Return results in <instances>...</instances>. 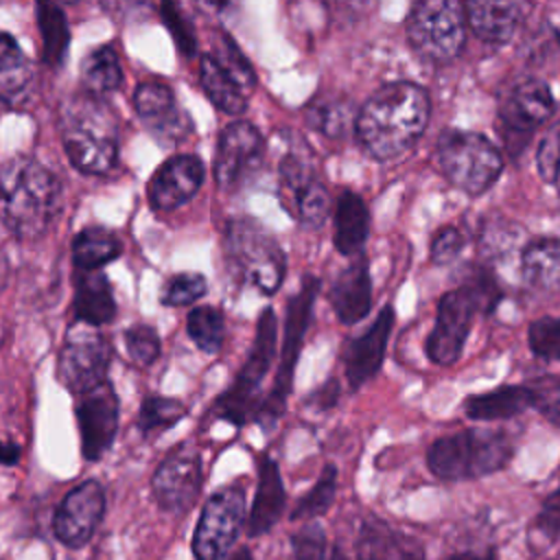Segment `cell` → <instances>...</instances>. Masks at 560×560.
Segmentation results:
<instances>
[{"label": "cell", "mask_w": 560, "mask_h": 560, "mask_svg": "<svg viewBox=\"0 0 560 560\" xmlns=\"http://www.w3.org/2000/svg\"><path fill=\"white\" fill-rule=\"evenodd\" d=\"M304 116L313 129L322 131L328 138H337L348 129L352 112L346 101L337 96H328V98H313L304 107Z\"/></svg>", "instance_id": "8d00e7d4"}, {"label": "cell", "mask_w": 560, "mask_h": 560, "mask_svg": "<svg viewBox=\"0 0 560 560\" xmlns=\"http://www.w3.org/2000/svg\"><path fill=\"white\" fill-rule=\"evenodd\" d=\"M160 15L168 33L173 35L179 52L184 57H195L197 55V35H195V24L192 20L182 11V7L173 2H162L160 4Z\"/></svg>", "instance_id": "60d3db41"}, {"label": "cell", "mask_w": 560, "mask_h": 560, "mask_svg": "<svg viewBox=\"0 0 560 560\" xmlns=\"http://www.w3.org/2000/svg\"><path fill=\"white\" fill-rule=\"evenodd\" d=\"M59 131L70 164L85 175H107L118 162V120L101 96L77 94L59 109Z\"/></svg>", "instance_id": "3957f363"}, {"label": "cell", "mask_w": 560, "mask_h": 560, "mask_svg": "<svg viewBox=\"0 0 560 560\" xmlns=\"http://www.w3.org/2000/svg\"><path fill=\"white\" fill-rule=\"evenodd\" d=\"M133 109L162 144H179L192 133V120L162 81L140 83L133 92Z\"/></svg>", "instance_id": "ac0fdd59"}, {"label": "cell", "mask_w": 560, "mask_h": 560, "mask_svg": "<svg viewBox=\"0 0 560 560\" xmlns=\"http://www.w3.org/2000/svg\"><path fill=\"white\" fill-rule=\"evenodd\" d=\"M72 284H74V295H72L74 324L96 328L114 319L116 300H114L109 278L103 271L77 269Z\"/></svg>", "instance_id": "cb8c5ba5"}, {"label": "cell", "mask_w": 560, "mask_h": 560, "mask_svg": "<svg viewBox=\"0 0 560 560\" xmlns=\"http://www.w3.org/2000/svg\"><path fill=\"white\" fill-rule=\"evenodd\" d=\"M464 245H466L464 234L457 228L446 225L431 241V260L435 265H451L462 254Z\"/></svg>", "instance_id": "7dc6e473"}, {"label": "cell", "mask_w": 560, "mask_h": 560, "mask_svg": "<svg viewBox=\"0 0 560 560\" xmlns=\"http://www.w3.org/2000/svg\"><path fill=\"white\" fill-rule=\"evenodd\" d=\"M330 560H348V558H346V553L341 551V547L335 545V547H332V553H330Z\"/></svg>", "instance_id": "db71d44e"}, {"label": "cell", "mask_w": 560, "mask_h": 560, "mask_svg": "<svg viewBox=\"0 0 560 560\" xmlns=\"http://www.w3.org/2000/svg\"><path fill=\"white\" fill-rule=\"evenodd\" d=\"M354 558L357 560H424V545L389 525L387 521L368 514L354 538Z\"/></svg>", "instance_id": "44dd1931"}, {"label": "cell", "mask_w": 560, "mask_h": 560, "mask_svg": "<svg viewBox=\"0 0 560 560\" xmlns=\"http://www.w3.org/2000/svg\"><path fill=\"white\" fill-rule=\"evenodd\" d=\"M206 166L197 155L179 153L162 162L149 179V206L160 212L177 210L188 203L201 188Z\"/></svg>", "instance_id": "d6986e66"}, {"label": "cell", "mask_w": 560, "mask_h": 560, "mask_svg": "<svg viewBox=\"0 0 560 560\" xmlns=\"http://www.w3.org/2000/svg\"><path fill=\"white\" fill-rule=\"evenodd\" d=\"M527 341L536 357L547 361H558L560 359V317L549 315L532 322Z\"/></svg>", "instance_id": "7bdbcfd3"}, {"label": "cell", "mask_w": 560, "mask_h": 560, "mask_svg": "<svg viewBox=\"0 0 560 560\" xmlns=\"http://www.w3.org/2000/svg\"><path fill=\"white\" fill-rule=\"evenodd\" d=\"M532 407V392L527 385H503L466 398L464 411L470 420H505Z\"/></svg>", "instance_id": "f546056e"}, {"label": "cell", "mask_w": 560, "mask_h": 560, "mask_svg": "<svg viewBox=\"0 0 560 560\" xmlns=\"http://www.w3.org/2000/svg\"><path fill=\"white\" fill-rule=\"evenodd\" d=\"M186 405L177 398H166V396H147L140 405L138 411V429L144 438L153 433H162L177 424L186 416Z\"/></svg>", "instance_id": "d590c367"}, {"label": "cell", "mask_w": 560, "mask_h": 560, "mask_svg": "<svg viewBox=\"0 0 560 560\" xmlns=\"http://www.w3.org/2000/svg\"><path fill=\"white\" fill-rule=\"evenodd\" d=\"M225 258L243 282L265 295H273L287 273V256L282 247L252 217H234L228 221Z\"/></svg>", "instance_id": "8992f818"}, {"label": "cell", "mask_w": 560, "mask_h": 560, "mask_svg": "<svg viewBox=\"0 0 560 560\" xmlns=\"http://www.w3.org/2000/svg\"><path fill=\"white\" fill-rule=\"evenodd\" d=\"M212 55L236 77V81H238L247 92L254 90V85H256V72H254L249 59L241 52V48L234 44V39H232L228 33H221V35H219V42H217V48L212 50Z\"/></svg>", "instance_id": "b9f144b4"}, {"label": "cell", "mask_w": 560, "mask_h": 560, "mask_svg": "<svg viewBox=\"0 0 560 560\" xmlns=\"http://www.w3.org/2000/svg\"><path fill=\"white\" fill-rule=\"evenodd\" d=\"M332 245L343 256H359L370 234V210L361 195L343 190L335 201Z\"/></svg>", "instance_id": "4316f807"}, {"label": "cell", "mask_w": 560, "mask_h": 560, "mask_svg": "<svg viewBox=\"0 0 560 560\" xmlns=\"http://www.w3.org/2000/svg\"><path fill=\"white\" fill-rule=\"evenodd\" d=\"M435 158L444 177L466 195L486 192L503 168L499 149L486 136L464 129L444 131L438 140Z\"/></svg>", "instance_id": "ba28073f"}, {"label": "cell", "mask_w": 560, "mask_h": 560, "mask_svg": "<svg viewBox=\"0 0 560 560\" xmlns=\"http://www.w3.org/2000/svg\"><path fill=\"white\" fill-rule=\"evenodd\" d=\"M118 396L109 381L77 398L74 416L81 435V455L88 462H98L114 444L118 431Z\"/></svg>", "instance_id": "2e32d148"}, {"label": "cell", "mask_w": 560, "mask_h": 560, "mask_svg": "<svg viewBox=\"0 0 560 560\" xmlns=\"http://www.w3.org/2000/svg\"><path fill=\"white\" fill-rule=\"evenodd\" d=\"M35 72L11 33L0 35V98L7 109H20L33 94Z\"/></svg>", "instance_id": "484cf974"}, {"label": "cell", "mask_w": 560, "mask_h": 560, "mask_svg": "<svg viewBox=\"0 0 560 560\" xmlns=\"http://www.w3.org/2000/svg\"><path fill=\"white\" fill-rule=\"evenodd\" d=\"M35 18L42 33V59L50 68H59L70 46V28L66 13L57 4H35Z\"/></svg>", "instance_id": "d6a6232c"}, {"label": "cell", "mask_w": 560, "mask_h": 560, "mask_svg": "<svg viewBox=\"0 0 560 560\" xmlns=\"http://www.w3.org/2000/svg\"><path fill=\"white\" fill-rule=\"evenodd\" d=\"M208 291V282L201 273L195 271H182L168 278L164 291H162V304L164 306H188L203 298Z\"/></svg>", "instance_id": "ab89813d"}, {"label": "cell", "mask_w": 560, "mask_h": 560, "mask_svg": "<svg viewBox=\"0 0 560 560\" xmlns=\"http://www.w3.org/2000/svg\"><path fill=\"white\" fill-rule=\"evenodd\" d=\"M514 446L503 431L464 429L438 438L427 451L429 470L444 481H466L508 466Z\"/></svg>", "instance_id": "5b68a950"}, {"label": "cell", "mask_w": 560, "mask_h": 560, "mask_svg": "<svg viewBox=\"0 0 560 560\" xmlns=\"http://www.w3.org/2000/svg\"><path fill=\"white\" fill-rule=\"evenodd\" d=\"M317 291H319V278L306 276L302 280L300 291L289 298L287 315H284L282 346H280V365H278L273 385L267 392L260 413H258V420H256L265 429L273 427L278 422V418L284 413V402H287V396L293 385V370L300 359L306 328L311 324V311H313Z\"/></svg>", "instance_id": "30bf717a"}, {"label": "cell", "mask_w": 560, "mask_h": 560, "mask_svg": "<svg viewBox=\"0 0 560 560\" xmlns=\"http://www.w3.org/2000/svg\"><path fill=\"white\" fill-rule=\"evenodd\" d=\"M293 560H326V532L319 523L308 521L291 534Z\"/></svg>", "instance_id": "ee69618b"}, {"label": "cell", "mask_w": 560, "mask_h": 560, "mask_svg": "<svg viewBox=\"0 0 560 560\" xmlns=\"http://www.w3.org/2000/svg\"><path fill=\"white\" fill-rule=\"evenodd\" d=\"M337 398H339V383L335 381V378H330V381H326L315 394H313V400L317 402L315 407H319V409H326V407H335V402H337Z\"/></svg>", "instance_id": "681fc988"}, {"label": "cell", "mask_w": 560, "mask_h": 560, "mask_svg": "<svg viewBox=\"0 0 560 560\" xmlns=\"http://www.w3.org/2000/svg\"><path fill=\"white\" fill-rule=\"evenodd\" d=\"M81 83L88 90V94H94L101 98L120 88L122 66L112 46H98L83 57Z\"/></svg>", "instance_id": "1f68e13d"}, {"label": "cell", "mask_w": 560, "mask_h": 560, "mask_svg": "<svg viewBox=\"0 0 560 560\" xmlns=\"http://www.w3.org/2000/svg\"><path fill=\"white\" fill-rule=\"evenodd\" d=\"M112 361L109 341L94 328H72L63 341L57 361V374L63 387L77 398L107 381Z\"/></svg>", "instance_id": "7c38bea8"}, {"label": "cell", "mask_w": 560, "mask_h": 560, "mask_svg": "<svg viewBox=\"0 0 560 560\" xmlns=\"http://www.w3.org/2000/svg\"><path fill=\"white\" fill-rule=\"evenodd\" d=\"M536 166L545 182H556L560 173V122H556L540 140L536 151Z\"/></svg>", "instance_id": "bcb514c9"}, {"label": "cell", "mask_w": 560, "mask_h": 560, "mask_svg": "<svg viewBox=\"0 0 560 560\" xmlns=\"http://www.w3.org/2000/svg\"><path fill=\"white\" fill-rule=\"evenodd\" d=\"M499 298V287L486 269H475L459 287L446 291L438 302L435 324L424 341L431 363L453 365L464 350L475 313H490Z\"/></svg>", "instance_id": "277c9868"}, {"label": "cell", "mask_w": 560, "mask_h": 560, "mask_svg": "<svg viewBox=\"0 0 560 560\" xmlns=\"http://www.w3.org/2000/svg\"><path fill=\"white\" fill-rule=\"evenodd\" d=\"M337 494V468L335 464H326L315 481V486L298 501V505L291 512L293 521H304V518H317L328 512Z\"/></svg>", "instance_id": "74e56055"}, {"label": "cell", "mask_w": 560, "mask_h": 560, "mask_svg": "<svg viewBox=\"0 0 560 560\" xmlns=\"http://www.w3.org/2000/svg\"><path fill=\"white\" fill-rule=\"evenodd\" d=\"M282 203L304 228L317 230L330 214V195L326 186L319 182V177L308 186H304L302 190H298L295 195H291Z\"/></svg>", "instance_id": "836d02e7"}, {"label": "cell", "mask_w": 560, "mask_h": 560, "mask_svg": "<svg viewBox=\"0 0 560 560\" xmlns=\"http://www.w3.org/2000/svg\"><path fill=\"white\" fill-rule=\"evenodd\" d=\"M125 346L127 352L131 357V361L140 368H149L151 363H155V359L160 357V335L153 326L149 324H133L125 330Z\"/></svg>", "instance_id": "f35d334b"}, {"label": "cell", "mask_w": 560, "mask_h": 560, "mask_svg": "<svg viewBox=\"0 0 560 560\" xmlns=\"http://www.w3.org/2000/svg\"><path fill=\"white\" fill-rule=\"evenodd\" d=\"M431 101L422 85L394 81L378 88L359 109L354 133L365 153L378 162L405 155L424 133Z\"/></svg>", "instance_id": "6da1fadb"}, {"label": "cell", "mask_w": 560, "mask_h": 560, "mask_svg": "<svg viewBox=\"0 0 560 560\" xmlns=\"http://www.w3.org/2000/svg\"><path fill=\"white\" fill-rule=\"evenodd\" d=\"M61 210V184L52 171L26 155L2 168V221L18 241H37Z\"/></svg>", "instance_id": "7a4b0ae2"}, {"label": "cell", "mask_w": 560, "mask_h": 560, "mask_svg": "<svg viewBox=\"0 0 560 560\" xmlns=\"http://www.w3.org/2000/svg\"><path fill=\"white\" fill-rule=\"evenodd\" d=\"M536 529L545 536L556 538L560 534V494H549L536 516Z\"/></svg>", "instance_id": "c3c4849f"}, {"label": "cell", "mask_w": 560, "mask_h": 560, "mask_svg": "<svg viewBox=\"0 0 560 560\" xmlns=\"http://www.w3.org/2000/svg\"><path fill=\"white\" fill-rule=\"evenodd\" d=\"M553 114V96L545 81L525 79L518 81L503 98L499 107V125L505 136L508 147L512 149L514 138L521 144L527 142V136L538 129Z\"/></svg>", "instance_id": "e0dca14e"}, {"label": "cell", "mask_w": 560, "mask_h": 560, "mask_svg": "<svg viewBox=\"0 0 560 560\" xmlns=\"http://www.w3.org/2000/svg\"><path fill=\"white\" fill-rule=\"evenodd\" d=\"M556 494H560V486H558V490H556Z\"/></svg>", "instance_id": "11a10c76"}, {"label": "cell", "mask_w": 560, "mask_h": 560, "mask_svg": "<svg viewBox=\"0 0 560 560\" xmlns=\"http://www.w3.org/2000/svg\"><path fill=\"white\" fill-rule=\"evenodd\" d=\"M201 483L203 470L199 451L190 444H179L158 464L151 477V494L162 512L184 516L199 499Z\"/></svg>", "instance_id": "4fadbf2b"}, {"label": "cell", "mask_w": 560, "mask_h": 560, "mask_svg": "<svg viewBox=\"0 0 560 560\" xmlns=\"http://www.w3.org/2000/svg\"><path fill=\"white\" fill-rule=\"evenodd\" d=\"M18 459H20V446L11 440H4V444H2V464L13 466V464H18Z\"/></svg>", "instance_id": "816d5d0a"}, {"label": "cell", "mask_w": 560, "mask_h": 560, "mask_svg": "<svg viewBox=\"0 0 560 560\" xmlns=\"http://www.w3.org/2000/svg\"><path fill=\"white\" fill-rule=\"evenodd\" d=\"M330 306L339 322L357 324L372 306V280L368 258L359 254L332 282Z\"/></svg>", "instance_id": "603a6c76"}, {"label": "cell", "mask_w": 560, "mask_h": 560, "mask_svg": "<svg viewBox=\"0 0 560 560\" xmlns=\"http://www.w3.org/2000/svg\"><path fill=\"white\" fill-rule=\"evenodd\" d=\"M466 22L488 44H505L523 22L527 4L521 2H466Z\"/></svg>", "instance_id": "d4e9b609"}, {"label": "cell", "mask_w": 560, "mask_h": 560, "mask_svg": "<svg viewBox=\"0 0 560 560\" xmlns=\"http://www.w3.org/2000/svg\"><path fill=\"white\" fill-rule=\"evenodd\" d=\"M186 332L201 352L217 354L223 346V339H225L223 313L214 306L192 308L188 313V319H186Z\"/></svg>", "instance_id": "e575fe53"}, {"label": "cell", "mask_w": 560, "mask_h": 560, "mask_svg": "<svg viewBox=\"0 0 560 560\" xmlns=\"http://www.w3.org/2000/svg\"><path fill=\"white\" fill-rule=\"evenodd\" d=\"M245 514L247 497L243 486H225L210 494L190 540L195 560H223L238 540L243 525H247Z\"/></svg>", "instance_id": "8fae6325"}, {"label": "cell", "mask_w": 560, "mask_h": 560, "mask_svg": "<svg viewBox=\"0 0 560 560\" xmlns=\"http://www.w3.org/2000/svg\"><path fill=\"white\" fill-rule=\"evenodd\" d=\"M122 245L118 236L101 225L83 228L72 241V262L83 271H101L103 265L118 258Z\"/></svg>", "instance_id": "4dcf8cb0"}, {"label": "cell", "mask_w": 560, "mask_h": 560, "mask_svg": "<svg viewBox=\"0 0 560 560\" xmlns=\"http://www.w3.org/2000/svg\"><path fill=\"white\" fill-rule=\"evenodd\" d=\"M448 560H497L494 549H486V551H457L453 553Z\"/></svg>", "instance_id": "f907efd6"}, {"label": "cell", "mask_w": 560, "mask_h": 560, "mask_svg": "<svg viewBox=\"0 0 560 560\" xmlns=\"http://www.w3.org/2000/svg\"><path fill=\"white\" fill-rule=\"evenodd\" d=\"M228 560H254V556H252V551L247 547H238L236 551L230 553Z\"/></svg>", "instance_id": "f5cc1de1"}, {"label": "cell", "mask_w": 560, "mask_h": 560, "mask_svg": "<svg viewBox=\"0 0 560 560\" xmlns=\"http://www.w3.org/2000/svg\"><path fill=\"white\" fill-rule=\"evenodd\" d=\"M392 328L394 308L385 304L359 337L348 339L343 350V372L350 389H359L381 370Z\"/></svg>", "instance_id": "ffe728a7"}, {"label": "cell", "mask_w": 560, "mask_h": 560, "mask_svg": "<svg viewBox=\"0 0 560 560\" xmlns=\"http://www.w3.org/2000/svg\"><path fill=\"white\" fill-rule=\"evenodd\" d=\"M532 407H536L549 422L560 427V378L547 376L532 385Z\"/></svg>", "instance_id": "f6af8a7d"}, {"label": "cell", "mask_w": 560, "mask_h": 560, "mask_svg": "<svg viewBox=\"0 0 560 560\" xmlns=\"http://www.w3.org/2000/svg\"><path fill=\"white\" fill-rule=\"evenodd\" d=\"M105 488L96 479L74 486L52 514V534L68 549L85 547L105 516Z\"/></svg>", "instance_id": "9a60e30c"}, {"label": "cell", "mask_w": 560, "mask_h": 560, "mask_svg": "<svg viewBox=\"0 0 560 560\" xmlns=\"http://www.w3.org/2000/svg\"><path fill=\"white\" fill-rule=\"evenodd\" d=\"M278 343V319L273 308H265L256 324V337L252 350L232 381V385L217 398L214 413L234 427H245L258 420L265 394H260V383L267 376L271 361L276 357Z\"/></svg>", "instance_id": "52a82bcc"}, {"label": "cell", "mask_w": 560, "mask_h": 560, "mask_svg": "<svg viewBox=\"0 0 560 560\" xmlns=\"http://www.w3.org/2000/svg\"><path fill=\"white\" fill-rule=\"evenodd\" d=\"M521 271L529 287L545 293L560 291V238L529 241L521 254Z\"/></svg>", "instance_id": "f1b7e54d"}, {"label": "cell", "mask_w": 560, "mask_h": 560, "mask_svg": "<svg viewBox=\"0 0 560 560\" xmlns=\"http://www.w3.org/2000/svg\"><path fill=\"white\" fill-rule=\"evenodd\" d=\"M199 83L212 105H217L221 112L238 116L247 109L249 92L212 52H203L199 59Z\"/></svg>", "instance_id": "83f0119b"}, {"label": "cell", "mask_w": 560, "mask_h": 560, "mask_svg": "<svg viewBox=\"0 0 560 560\" xmlns=\"http://www.w3.org/2000/svg\"><path fill=\"white\" fill-rule=\"evenodd\" d=\"M287 505V492L282 483L280 468L276 459L269 455L258 457V483H256V494L247 514V525L245 532L247 536L256 538L267 534L282 516Z\"/></svg>", "instance_id": "7402d4cb"}, {"label": "cell", "mask_w": 560, "mask_h": 560, "mask_svg": "<svg viewBox=\"0 0 560 560\" xmlns=\"http://www.w3.org/2000/svg\"><path fill=\"white\" fill-rule=\"evenodd\" d=\"M265 155V140L260 131L247 122H230L217 142L214 182L219 190L234 192L247 184L260 168Z\"/></svg>", "instance_id": "5bb4252c"}, {"label": "cell", "mask_w": 560, "mask_h": 560, "mask_svg": "<svg viewBox=\"0 0 560 560\" xmlns=\"http://www.w3.org/2000/svg\"><path fill=\"white\" fill-rule=\"evenodd\" d=\"M411 48L431 63L455 59L466 44L464 7L453 0L416 2L405 20Z\"/></svg>", "instance_id": "9c48e42d"}]
</instances>
